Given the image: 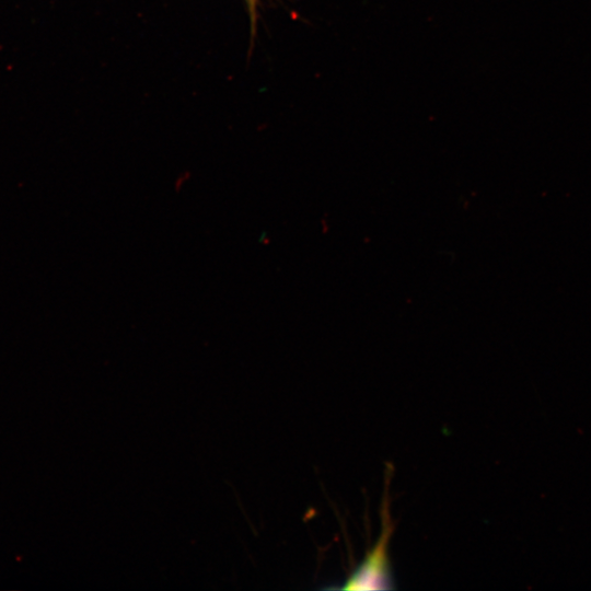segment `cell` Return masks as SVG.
<instances>
[{"mask_svg": "<svg viewBox=\"0 0 591 591\" xmlns=\"http://www.w3.org/2000/svg\"><path fill=\"white\" fill-rule=\"evenodd\" d=\"M389 495L385 493L381 509V533L362 561L344 581V590H389L394 589L389 544L394 532V522L390 514Z\"/></svg>", "mask_w": 591, "mask_h": 591, "instance_id": "6da1fadb", "label": "cell"}, {"mask_svg": "<svg viewBox=\"0 0 591 591\" xmlns=\"http://www.w3.org/2000/svg\"><path fill=\"white\" fill-rule=\"evenodd\" d=\"M245 1H246L247 5H248L251 14L254 16L255 13H256V7H257V1L258 0H245Z\"/></svg>", "mask_w": 591, "mask_h": 591, "instance_id": "7a4b0ae2", "label": "cell"}]
</instances>
